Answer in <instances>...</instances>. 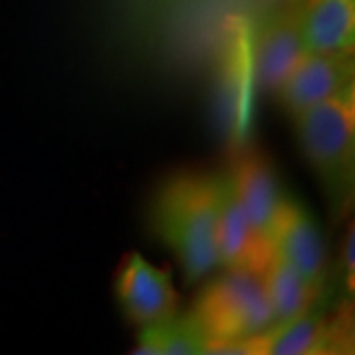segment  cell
I'll list each match as a JSON object with an SVG mask.
<instances>
[{
  "label": "cell",
  "instance_id": "7a4b0ae2",
  "mask_svg": "<svg viewBox=\"0 0 355 355\" xmlns=\"http://www.w3.org/2000/svg\"><path fill=\"white\" fill-rule=\"evenodd\" d=\"M224 171H180L159 184L150 205V229L180 263L187 284L219 270L215 231Z\"/></svg>",
  "mask_w": 355,
  "mask_h": 355
},
{
  "label": "cell",
  "instance_id": "7c38bea8",
  "mask_svg": "<svg viewBox=\"0 0 355 355\" xmlns=\"http://www.w3.org/2000/svg\"><path fill=\"white\" fill-rule=\"evenodd\" d=\"M297 24L304 51L353 53L355 0H300Z\"/></svg>",
  "mask_w": 355,
  "mask_h": 355
},
{
  "label": "cell",
  "instance_id": "277c9868",
  "mask_svg": "<svg viewBox=\"0 0 355 355\" xmlns=\"http://www.w3.org/2000/svg\"><path fill=\"white\" fill-rule=\"evenodd\" d=\"M219 270L222 272L198 291L189 311L208 335L210 344L250 342L266 335L272 328V311L266 295L263 270Z\"/></svg>",
  "mask_w": 355,
  "mask_h": 355
},
{
  "label": "cell",
  "instance_id": "8992f818",
  "mask_svg": "<svg viewBox=\"0 0 355 355\" xmlns=\"http://www.w3.org/2000/svg\"><path fill=\"white\" fill-rule=\"evenodd\" d=\"M355 92L353 53L304 51L275 90L277 102L288 116Z\"/></svg>",
  "mask_w": 355,
  "mask_h": 355
},
{
  "label": "cell",
  "instance_id": "3957f363",
  "mask_svg": "<svg viewBox=\"0 0 355 355\" xmlns=\"http://www.w3.org/2000/svg\"><path fill=\"white\" fill-rule=\"evenodd\" d=\"M291 120L330 215L339 222L349 215L355 191V92L304 109Z\"/></svg>",
  "mask_w": 355,
  "mask_h": 355
},
{
  "label": "cell",
  "instance_id": "6da1fadb",
  "mask_svg": "<svg viewBox=\"0 0 355 355\" xmlns=\"http://www.w3.org/2000/svg\"><path fill=\"white\" fill-rule=\"evenodd\" d=\"M300 0H106L111 31L127 53L171 76L236 65L257 28ZM250 55V53H247Z\"/></svg>",
  "mask_w": 355,
  "mask_h": 355
},
{
  "label": "cell",
  "instance_id": "52a82bcc",
  "mask_svg": "<svg viewBox=\"0 0 355 355\" xmlns=\"http://www.w3.org/2000/svg\"><path fill=\"white\" fill-rule=\"evenodd\" d=\"M113 295H116L125 321L137 328L180 311L178 309L180 300H178L171 275L153 266L137 252H132L120 263L116 279H113Z\"/></svg>",
  "mask_w": 355,
  "mask_h": 355
},
{
  "label": "cell",
  "instance_id": "4fadbf2b",
  "mask_svg": "<svg viewBox=\"0 0 355 355\" xmlns=\"http://www.w3.org/2000/svg\"><path fill=\"white\" fill-rule=\"evenodd\" d=\"M210 339L191 314H173L139 328L137 355H205Z\"/></svg>",
  "mask_w": 355,
  "mask_h": 355
},
{
  "label": "cell",
  "instance_id": "8fae6325",
  "mask_svg": "<svg viewBox=\"0 0 355 355\" xmlns=\"http://www.w3.org/2000/svg\"><path fill=\"white\" fill-rule=\"evenodd\" d=\"M215 250L219 268H250L263 270L272 259V250L254 233L252 224L247 222L243 208H240L236 194H233L231 180L224 171V191L217 215L215 231Z\"/></svg>",
  "mask_w": 355,
  "mask_h": 355
},
{
  "label": "cell",
  "instance_id": "30bf717a",
  "mask_svg": "<svg viewBox=\"0 0 355 355\" xmlns=\"http://www.w3.org/2000/svg\"><path fill=\"white\" fill-rule=\"evenodd\" d=\"M302 53L304 44L300 24H297V5H291L268 17L254 33L250 55H247L254 88L275 95L284 76L300 60Z\"/></svg>",
  "mask_w": 355,
  "mask_h": 355
},
{
  "label": "cell",
  "instance_id": "5b68a950",
  "mask_svg": "<svg viewBox=\"0 0 355 355\" xmlns=\"http://www.w3.org/2000/svg\"><path fill=\"white\" fill-rule=\"evenodd\" d=\"M351 307L342 304L330 314L328 307H318L316 300L304 314L275 325L254 339V355H332L351 353Z\"/></svg>",
  "mask_w": 355,
  "mask_h": 355
},
{
  "label": "cell",
  "instance_id": "5bb4252c",
  "mask_svg": "<svg viewBox=\"0 0 355 355\" xmlns=\"http://www.w3.org/2000/svg\"><path fill=\"white\" fill-rule=\"evenodd\" d=\"M263 284L270 311H272V328L304 314L323 293L321 286H314L277 257L270 259L263 268Z\"/></svg>",
  "mask_w": 355,
  "mask_h": 355
},
{
  "label": "cell",
  "instance_id": "ba28073f",
  "mask_svg": "<svg viewBox=\"0 0 355 355\" xmlns=\"http://www.w3.org/2000/svg\"><path fill=\"white\" fill-rule=\"evenodd\" d=\"M272 257L291 266L314 286L325 288L328 282V247L323 231L309 210L293 198H284L272 231Z\"/></svg>",
  "mask_w": 355,
  "mask_h": 355
},
{
  "label": "cell",
  "instance_id": "9c48e42d",
  "mask_svg": "<svg viewBox=\"0 0 355 355\" xmlns=\"http://www.w3.org/2000/svg\"><path fill=\"white\" fill-rule=\"evenodd\" d=\"M226 175H229L233 194H236L254 233L272 250L270 240H272V231L277 217H279L282 203L286 198L282 191L279 175H277L272 162L263 153L247 150L233 159Z\"/></svg>",
  "mask_w": 355,
  "mask_h": 355
}]
</instances>
